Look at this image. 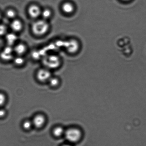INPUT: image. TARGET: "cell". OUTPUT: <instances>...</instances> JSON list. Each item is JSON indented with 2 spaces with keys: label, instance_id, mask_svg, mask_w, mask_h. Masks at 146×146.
Masks as SVG:
<instances>
[{
  "label": "cell",
  "instance_id": "6da1fadb",
  "mask_svg": "<svg viewBox=\"0 0 146 146\" xmlns=\"http://www.w3.org/2000/svg\"><path fill=\"white\" fill-rule=\"evenodd\" d=\"M50 29V25L47 21L42 19L37 20L32 24L31 30L35 36H44Z\"/></svg>",
  "mask_w": 146,
  "mask_h": 146
},
{
  "label": "cell",
  "instance_id": "7a4b0ae2",
  "mask_svg": "<svg viewBox=\"0 0 146 146\" xmlns=\"http://www.w3.org/2000/svg\"><path fill=\"white\" fill-rule=\"evenodd\" d=\"M42 64L45 68L50 70L58 68L61 64V59L57 55L47 54L42 57Z\"/></svg>",
  "mask_w": 146,
  "mask_h": 146
},
{
  "label": "cell",
  "instance_id": "3957f363",
  "mask_svg": "<svg viewBox=\"0 0 146 146\" xmlns=\"http://www.w3.org/2000/svg\"><path fill=\"white\" fill-rule=\"evenodd\" d=\"M64 135L66 139L71 143L78 141L80 139L82 135L80 130L74 128L69 129L65 131Z\"/></svg>",
  "mask_w": 146,
  "mask_h": 146
},
{
  "label": "cell",
  "instance_id": "277c9868",
  "mask_svg": "<svg viewBox=\"0 0 146 146\" xmlns=\"http://www.w3.org/2000/svg\"><path fill=\"white\" fill-rule=\"evenodd\" d=\"M64 46L66 51L70 54L77 53L79 49V42L76 39H70L65 41Z\"/></svg>",
  "mask_w": 146,
  "mask_h": 146
},
{
  "label": "cell",
  "instance_id": "5b68a950",
  "mask_svg": "<svg viewBox=\"0 0 146 146\" xmlns=\"http://www.w3.org/2000/svg\"><path fill=\"white\" fill-rule=\"evenodd\" d=\"M14 53L13 46L7 45L0 52V58L5 61L13 60Z\"/></svg>",
  "mask_w": 146,
  "mask_h": 146
},
{
  "label": "cell",
  "instance_id": "8992f818",
  "mask_svg": "<svg viewBox=\"0 0 146 146\" xmlns=\"http://www.w3.org/2000/svg\"><path fill=\"white\" fill-rule=\"evenodd\" d=\"M42 11L40 7L36 4L30 5L27 9L28 15L33 19H37L41 16Z\"/></svg>",
  "mask_w": 146,
  "mask_h": 146
},
{
  "label": "cell",
  "instance_id": "52a82bcc",
  "mask_svg": "<svg viewBox=\"0 0 146 146\" xmlns=\"http://www.w3.org/2000/svg\"><path fill=\"white\" fill-rule=\"evenodd\" d=\"M51 77L50 70L46 68L40 69L37 72L36 77L38 80L41 82L48 81Z\"/></svg>",
  "mask_w": 146,
  "mask_h": 146
},
{
  "label": "cell",
  "instance_id": "ba28073f",
  "mask_svg": "<svg viewBox=\"0 0 146 146\" xmlns=\"http://www.w3.org/2000/svg\"><path fill=\"white\" fill-rule=\"evenodd\" d=\"M10 27L13 32L18 33L20 32L23 29V23L20 20L15 18L12 20L10 25Z\"/></svg>",
  "mask_w": 146,
  "mask_h": 146
},
{
  "label": "cell",
  "instance_id": "9c48e42d",
  "mask_svg": "<svg viewBox=\"0 0 146 146\" xmlns=\"http://www.w3.org/2000/svg\"><path fill=\"white\" fill-rule=\"evenodd\" d=\"M5 36L7 45L14 46L17 44L18 38L16 33L13 32L9 33H8Z\"/></svg>",
  "mask_w": 146,
  "mask_h": 146
},
{
  "label": "cell",
  "instance_id": "30bf717a",
  "mask_svg": "<svg viewBox=\"0 0 146 146\" xmlns=\"http://www.w3.org/2000/svg\"><path fill=\"white\" fill-rule=\"evenodd\" d=\"M13 48L14 53L16 54L17 56H23L27 50L26 45L23 42L17 43L13 46Z\"/></svg>",
  "mask_w": 146,
  "mask_h": 146
},
{
  "label": "cell",
  "instance_id": "8fae6325",
  "mask_svg": "<svg viewBox=\"0 0 146 146\" xmlns=\"http://www.w3.org/2000/svg\"><path fill=\"white\" fill-rule=\"evenodd\" d=\"M61 7L62 12L66 15H70L73 13L75 10L74 5L72 3L68 1L63 3Z\"/></svg>",
  "mask_w": 146,
  "mask_h": 146
},
{
  "label": "cell",
  "instance_id": "7c38bea8",
  "mask_svg": "<svg viewBox=\"0 0 146 146\" xmlns=\"http://www.w3.org/2000/svg\"><path fill=\"white\" fill-rule=\"evenodd\" d=\"M45 121V118L44 116L38 115L35 116L32 122L33 125L36 128H39L43 125Z\"/></svg>",
  "mask_w": 146,
  "mask_h": 146
},
{
  "label": "cell",
  "instance_id": "4fadbf2b",
  "mask_svg": "<svg viewBox=\"0 0 146 146\" xmlns=\"http://www.w3.org/2000/svg\"><path fill=\"white\" fill-rule=\"evenodd\" d=\"M52 15V11L49 8H45L44 9L42 10L41 15L42 19L48 21L51 17Z\"/></svg>",
  "mask_w": 146,
  "mask_h": 146
},
{
  "label": "cell",
  "instance_id": "5bb4252c",
  "mask_svg": "<svg viewBox=\"0 0 146 146\" xmlns=\"http://www.w3.org/2000/svg\"><path fill=\"white\" fill-rule=\"evenodd\" d=\"M13 62L15 65L21 66L23 65L25 63V59L23 56H15L13 59Z\"/></svg>",
  "mask_w": 146,
  "mask_h": 146
},
{
  "label": "cell",
  "instance_id": "9a60e30c",
  "mask_svg": "<svg viewBox=\"0 0 146 146\" xmlns=\"http://www.w3.org/2000/svg\"><path fill=\"white\" fill-rule=\"evenodd\" d=\"M5 15L8 19L13 20L16 18L17 12L15 9H9L5 12Z\"/></svg>",
  "mask_w": 146,
  "mask_h": 146
},
{
  "label": "cell",
  "instance_id": "2e32d148",
  "mask_svg": "<svg viewBox=\"0 0 146 146\" xmlns=\"http://www.w3.org/2000/svg\"><path fill=\"white\" fill-rule=\"evenodd\" d=\"M65 131L63 127H55L53 130V134L55 137H60L64 134Z\"/></svg>",
  "mask_w": 146,
  "mask_h": 146
},
{
  "label": "cell",
  "instance_id": "e0dca14e",
  "mask_svg": "<svg viewBox=\"0 0 146 146\" xmlns=\"http://www.w3.org/2000/svg\"><path fill=\"white\" fill-rule=\"evenodd\" d=\"M8 29L6 25L0 24V36H5L8 33Z\"/></svg>",
  "mask_w": 146,
  "mask_h": 146
},
{
  "label": "cell",
  "instance_id": "ac0fdd59",
  "mask_svg": "<svg viewBox=\"0 0 146 146\" xmlns=\"http://www.w3.org/2000/svg\"><path fill=\"white\" fill-rule=\"evenodd\" d=\"M49 82V84L51 86L53 87H55L57 86L59 84V79L57 78L52 77L48 80Z\"/></svg>",
  "mask_w": 146,
  "mask_h": 146
},
{
  "label": "cell",
  "instance_id": "d6986e66",
  "mask_svg": "<svg viewBox=\"0 0 146 146\" xmlns=\"http://www.w3.org/2000/svg\"><path fill=\"white\" fill-rule=\"evenodd\" d=\"M6 101V97L4 93L0 92V107L5 104Z\"/></svg>",
  "mask_w": 146,
  "mask_h": 146
},
{
  "label": "cell",
  "instance_id": "ffe728a7",
  "mask_svg": "<svg viewBox=\"0 0 146 146\" xmlns=\"http://www.w3.org/2000/svg\"><path fill=\"white\" fill-rule=\"evenodd\" d=\"M23 127L25 129H29L32 127V126L33 125L32 122L29 121V120H26L23 123Z\"/></svg>",
  "mask_w": 146,
  "mask_h": 146
},
{
  "label": "cell",
  "instance_id": "44dd1931",
  "mask_svg": "<svg viewBox=\"0 0 146 146\" xmlns=\"http://www.w3.org/2000/svg\"><path fill=\"white\" fill-rule=\"evenodd\" d=\"M6 113V112L5 110L0 107V118H2L5 117Z\"/></svg>",
  "mask_w": 146,
  "mask_h": 146
},
{
  "label": "cell",
  "instance_id": "7402d4cb",
  "mask_svg": "<svg viewBox=\"0 0 146 146\" xmlns=\"http://www.w3.org/2000/svg\"><path fill=\"white\" fill-rule=\"evenodd\" d=\"M62 146H72L70 145V144H66L63 145H62Z\"/></svg>",
  "mask_w": 146,
  "mask_h": 146
},
{
  "label": "cell",
  "instance_id": "603a6c76",
  "mask_svg": "<svg viewBox=\"0 0 146 146\" xmlns=\"http://www.w3.org/2000/svg\"><path fill=\"white\" fill-rule=\"evenodd\" d=\"M121 1H124V2H127V1H130V0H121Z\"/></svg>",
  "mask_w": 146,
  "mask_h": 146
},
{
  "label": "cell",
  "instance_id": "cb8c5ba5",
  "mask_svg": "<svg viewBox=\"0 0 146 146\" xmlns=\"http://www.w3.org/2000/svg\"><path fill=\"white\" fill-rule=\"evenodd\" d=\"M1 18H2V15H1V13H0V20H1Z\"/></svg>",
  "mask_w": 146,
  "mask_h": 146
}]
</instances>
